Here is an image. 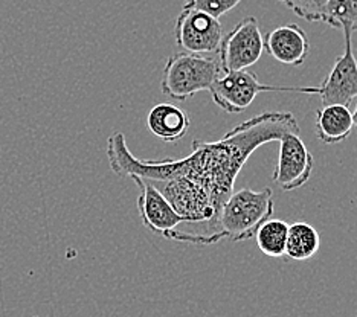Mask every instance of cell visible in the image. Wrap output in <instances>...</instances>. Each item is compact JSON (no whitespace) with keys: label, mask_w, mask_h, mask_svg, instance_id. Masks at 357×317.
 I'll return each mask as SVG.
<instances>
[{"label":"cell","mask_w":357,"mask_h":317,"mask_svg":"<svg viewBox=\"0 0 357 317\" xmlns=\"http://www.w3.org/2000/svg\"><path fill=\"white\" fill-rule=\"evenodd\" d=\"M291 133L299 134L294 113L266 111L241 122L222 139L192 141V151L182 159H137L128 150L121 132L110 134L105 153L110 169L116 176L145 178L158 186L185 223H205L204 232L183 231L178 237L181 242L200 244L234 192L235 180L254 151Z\"/></svg>","instance_id":"6da1fadb"},{"label":"cell","mask_w":357,"mask_h":317,"mask_svg":"<svg viewBox=\"0 0 357 317\" xmlns=\"http://www.w3.org/2000/svg\"><path fill=\"white\" fill-rule=\"evenodd\" d=\"M273 205V191L271 188L261 191L241 188L234 191L225 201L214 226L200 240V244L209 246L223 240L240 242L254 238L258 227L272 217Z\"/></svg>","instance_id":"7a4b0ae2"},{"label":"cell","mask_w":357,"mask_h":317,"mask_svg":"<svg viewBox=\"0 0 357 317\" xmlns=\"http://www.w3.org/2000/svg\"><path fill=\"white\" fill-rule=\"evenodd\" d=\"M223 73L220 60L204 54L178 52L165 63L160 91L176 101H185L199 92H209Z\"/></svg>","instance_id":"3957f363"},{"label":"cell","mask_w":357,"mask_h":317,"mask_svg":"<svg viewBox=\"0 0 357 317\" xmlns=\"http://www.w3.org/2000/svg\"><path fill=\"white\" fill-rule=\"evenodd\" d=\"M263 92H294L318 95V87H275L261 84L250 70L223 72L209 88L213 101L226 113L245 111Z\"/></svg>","instance_id":"277c9868"},{"label":"cell","mask_w":357,"mask_h":317,"mask_svg":"<svg viewBox=\"0 0 357 317\" xmlns=\"http://www.w3.org/2000/svg\"><path fill=\"white\" fill-rule=\"evenodd\" d=\"M264 52V37L259 23L252 15L241 19L228 32L218 47V60L223 72L246 70L261 59Z\"/></svg>","instance_id":"5b68a950"},{"label":"cell","mask_w":357,"mask_h":317,"mask_svg":"<svg viewBox=\"0 0 357 317\" xmlns=\"http://www.w3.org/2000/svg\"><path fill=\"white\" fill-rule=\"evenodd\" d=\"M174 38L183 52L215 54L223 40V28L220 20L213 15L182 8L176 22Z\"/></svg>","instance_id":"8992f818"},{"label":"cell","mask_w":357,"mask_h":317,"mask_svg":"<svg viewBox=\"0 0 357 317\" xmlns=\"http://www.w3.org/2000/svg\"><path fill=\"white\" fill-rule=\"evenodd\" d=\"M280 154L272 182L282 191H295L310 180L314 160L299 134H286L278 141Z\"/></svg>","instance_id":"52a82bcc"},{"label":"cell","mask_w":357,"mask_h":317,"mask_svg":"<svg viewBox=\"0 0 357 317\" xmlns=\"http://www.w3.org/2000/svg\"><path fill=\"white\" fill-rule=\"evenodd\" d=\"M136 183L139 190V197H137V210L142 224L153 233L159 235L168 240L178 226L185 223L182 215L176 212L172 203L167 200L164 194L160 192L156 185L145 180L137 176L130 177Z\"/></svg>","instance_id":"ba28073f"},{"label":"cell","mask_w":357,"mask_h":317,"mask_svg":"<svg viewBox=\"0 0 357 317\" xmlns=\"http://www.w3.org/2000/svg\"><path fill=\"white\" fill-rule=\"evenodd\" d=\"M344 54L337 56L327 78L318 86L322 105L340 104L348 107L357 98V60L353 51V32L344 31Z\"/></svg>","instance_id":"9c48e42d"},{"label":"cell","mask_w":357,"mask_h":317,"mask_svg":"<svg viewBox=\"0 0 357 317\" xmlns=\"http://www.w3.org/2000/svg\"><path fill=\"white\" fill-rule=\"evenodd\" d=\"M264 49L277 61L296 68L305 63L310 54V42L299 24L286 23L267 32Z\"/></svg>","instance_id":"30bf717a"},{"label":"cell","mask_w":357,"mask_h":317,"mask_svg":"<svg viewBox=\"0 0 357 317\" xmlns=\"http://www.w3.org/2000/svg\"><path fill=\"white\" fill-rule=\"evenodd\" d=\"M190 125L191 122L188 113L177 107V105L168 102L154 105L147 116L149 132L153 136H156L158 139L168 144L183 139L188 133Z\"/></svg>","instance_id":"8fae6325"},{"label":"cell","mask_w":357,"mask_h":317,"mask_svg":"<svg viewBox=\"0 0 357 317\" xmlns=\"http://www.w3.org/2000/svg\"><path fill=\"white\" fill-rule=\"evenodd\" d=\"M314 128L316 136L322 144H340L348 139L353 132V115L347 105H322V109L316 111Z\"/></svg>","instance_id":"7c38bea8"},{"label":"cell","mask_w":357,"mask_h":317,"mask_svg":"<svg viewBox=\"0 0 357 317\" xmlns=\"http://www.w3.org/2000/svg\"><path fill=\"white\" fill-rule=\"evenodd\" d=\"M321 249V235L312 224L296 222L289 224L286 240V255L291 261H308Z\"/></svg>","instance_id":"4fadbf2b"},{"label":"cell","mask_w":357,"mask_h":317,"mask_svg":"<svg viewBox=\"0 0 357 317\" xmlns=\"http://www.w3.org/2000/svg\"><path fill=\"white\" fill-rule=\"evenodd\" d=\"M289 232V223L281 218H267L255 232L258 249L266 256L282 258L286 252V240Z\"/></svg>","instance_id":"5bb4252c"},{"label":"cell","mask_w":357,"mask_h":317,"mask_svg":"<svg viewBox=\"0 0 357 317\" xmlns=\"http://www.w3.org/2000/svg\"><path fill=\"white\" fill-rule=\"evenodd\" d=\"M318 22L354 34L357 32V0H327L321 8Z\"/></svg>","instance_id":"9a60e30c"},{"label":"cell","mask_w":357,"mask_h":317,"mask_svg":"<svg viewBox=\"0 0 357 317\" xmlns=\"http://www.w3.org/2000/svg\"><path fill=\"white\" fill-rule=\"evenodd\" d=\"M240 2L241 0H185L183 8L197 10L213 15L215 19H220L222 15L232 11Z\"/></svg>","instance_id":"2e32d148"},{"label":"cell","mask_w":357,"mask_h":317,"mask_svg":"<svg viewBox=\"0 0 357 317\" xmlns=\"http://www.w3.org/2000/svg\"><path fill=\"white\" fill-rule=\"evenodd\" d=\"M327 0H301L294 13L307 22H318L321 8Z\"/></svg>","instance_id":"e0dca14e"},{"label":"cell","mask_w":357,"mask_h":317,"mask_svg":"<svg viewBox=\"0 0 357 317\" xmlns=\"http://www.w3.org/2000/svg\"><path fill=\"white\" fill-rule=\"evenodd\" d=\"M278 2L286 5L290 11H294L295 8L299 5V2H301V0H278Z\"/></svg>","instance_id":"ac0fdd59"},{"label":"cell","mask_w":357,"mask_h":317,"mask_svg":"<svg viewBox=\"0 0 357 317\" xmlns=\"http://www.w3.org/2000/svg\"><path fill=\"white\" fill-rule=\"evenodd\" d=\"M353 115V124H354V128H357V105H356V110L351 113Z\"/></svg>","instance_id":"d6986e66"}]
</instances>
